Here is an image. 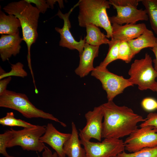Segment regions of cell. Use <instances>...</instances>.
Returning <instances> with one entry per match:
<instances>
[{"instance_id": "52a82bcc", "label": "cell", "mask_w": 157, "mask_h": 157, "mask_svg": "<svg viewBox=\"0 0 157 157\" xmlns=\"http://www.w3.org/2000/svg\"><path fill=\"white\" fill-rule=\"evenodd\" d=\"M91 75L101 82L103 89L107 93L108 101H113L126 88L133 85L129 79L110 72L107 67L97 66L91 72Z\"/></svg>"}, {"instance_id": "2e32d148", "label": "cell", "mask_w": 157, "mask_h": 157, "mask_svg": "<svg viewBox=\"0 0 157 157\" xmlns=\"http://www.w3.org/2000/svg\"><path fill=\"white\" fill-rule=\"evenodd\" d=\"M22 41L19 32L13 35H1L0 38V55L3 61L8 60L12 56H15L19 53L20 44Z\"/></svg>"}, {"instance_id": "cb8c5ba5", "label": "cell", "mask_w": 157, "mask_h": 157, "mask_svg": "<svg viewBox=\"0 0 157 157\" xmlns=\"http://www.w3.org/2000/svg\"><path fill=\"white\" fill-rule=\"evenodd\" d=\"M11 70L8 72H6L0 67V80L4 78L16 76L24 78L27 76L28 74L24 69V65L21 63L18 62L15 64H11Z\"/></svg>"}, {"instance_id": "d590c367", "label": "cell", "mask_w": 157, "mask_h": 157, "mask_svg": "<svg viewBox=\"0 0 157 157\" xmlns=\"http://www.w3.org/2000/svg\"><path fill=\"white\" fill-rule=\"evenodd\" d=\"M154 91L157 92V81L156 82V85L154 88Z\"/></svg>"}, {"instance_id": "d6a6232c", "label": "cell", "mask_w": 157, "mask_h": 157, "mask_svg": "<svg viewBox=\"0 0 157 157\" xmlns=\"http://www.w3.org/2000/svg\"><path fill=\"white\" fill-rule=\"evenodd\" d=\"M42 157H58V156L56 152L53 153L46 146L42 152Z\"/></svg>"}, {"instance_id": "e0dca14e", "label": "cell", "mask_w": 157, "mask_h": 157, "mask_svg": "<svg viewBox=\"0 0 157 157\" xmlns=\"http://www.w3.org/2000/svg\"><path fill=\"white\" fill-rule=\"evenodd\" d=\"M71 136L65 142L63 146L65 153L68 157H86L84 148L82 147L78 133L74 123L71 124Z\"/></svg>"}, {"instance_id": "4fadbf2b", "label": "cell", "mask_w": 157, "mask_h": 157, "mask_svg": "<svg viewBox=\"0 0 157 157\" xmlns=\"http://www.w3.org/2000/svg\"><path fill=\"white\" fill-rule=\"evenodd\" d=\"M71 135V133L60 132L52 124L49 123L46 126L45 132L40 138V140L50 146L55 151L58 157H65L63 146Z\"/></svg>"}, {"instance_id": "5b68a950", "label": "cell", "mask_w": 157, "mask_h": 157, "mask_svg": "<svg viewBox=\"0 0 157 157\" xmlns=\"http://www.w3.org/2000/svg\"><path fill=\"white\" fill-rule=\"evenodd\" d=\"M151 57L146 53L144 58L135 60L131 65L129 79L133 85H137L140 90L149 89L154 91L157 72L153 67Z\"/></svg>"}, {"instance_id": "ac0fdd59", "label": "cell", "mask_w": 157, "mask_h": 157, "mask_svg": "<svg viewBox=\"0 0 157 157\" xmlns=\"http://www.w3.org/2000/svg\"><path fill=\"white\" fill-rule=\"evenodd\" d=\"M128 42L135 56L143 49L154 47L157 43V37L151 30L147 28L139 37Z\"/></svg>"}, {"instance_id": "5bb4252c", "label": "cell", "mask_w": 157, "mask_h": 157, "mask_svg": "<svg viewBox=\"0 0 157 157\" xmlns=\"http://www.w3.org/2000/svg\"><path fill=\"white\" fill-rule=\"evenodd\" d=\"M112 37L111 38L121 41H128L141 35L147 28L144 23L126 24L120 25L112 24Z\"/></svg>"}, {"instance_id": "7c38bea8", "label": "cell", "mask_w": 157, "mask_h": 157, "mask_svg": "<svg viewBox=\"0 0 157 157\" xmlns=\"http://www.w3.org/2000/svg\"><path fill=\"white\" fill-rule=\"evenodd\" d=\"M114 8L116 10V16L109 17L111 24L120 25L123 24H135L139 21H147L149 18L145 9H138L137 8L132 5L125 6H117L113 4Z\"/></svg>"}, {"instance_id": "e575fe53", "label": "cell", "mask_w": 157, "mask_h": 157, "mask_svg": "<svg viewBox=\"0 0 157 157\" xmlns=\"http://www.w3.org/2000/svg\"><path fill=\"white\" fill-rule=\"evenodd\" d=\"M46 1L49 7L52 9L53 8L54 4L56 2H58V0H47Z\"/></svg>"}, {"instance_id": "9a60e30c", "label": "cell", "mask_w": 157, "mask_h": 157, "mask_svg": "<svg viewBox=\"0 0 157 157\" xmlns=\"http://www.w3.org/2000/svg\"><path fill=\"white\" fill-rule=\"evenodd\" d=\"M99 46H95L85 43L83 51L79 55V65L74 71L81 78L88 75L94 69L93 65L94 59L98 56Z\"/></svg>"}, {"instance_id": "8fae6325", "label": "cell", "mask_w": 157, "mask_h": 157, "mask_svg": "<svg viewBox=\"0 0 157 157\" xmlns=\"http://www.w3.org/2000/svg\"><path fill=\"white\" fill-rule=\"evenodd\" d=\"M85 117L86 125L82 129L79 130V135L88 141L93 138L100 142L104 117L101 106L95 107L93 110L88 111L85 114Z\"/></svg>"}, {"instance_id": "603a6c76", "label": "cell", "mask_w": 157, "mask_h": 157, "mask_svg": "<svg viewBox=\"0 0 157 157\" xmlns=\"http://www.w3.org/2000/svg\"><path fill=\"white\" fill-rule=\"evenodd\" d=\"M0 124L4 126H20L24 128H31L35 126L24 120L16 119L13 112H8L5 117L1 118Z\"/></svg>"}, {"instance_id": "4dcf8cb0", "label": "cell", "mask_w": 157, "mask_h": 157, "mask_svg": "<svg viewBox=\"0 0 157 157\" xmlns=\"http://www.w3.org/2000/svg\"><path fill=\"white\" fill-rule=\"evenodd\" d=\"M30 3H33L36 5V7L39 10L40 13H44L49 6L46 0H26Z\"/></svg>"}, {"instance_id": "9c48e42d", "label": "cell", "mask_w": 157, "mask_h": 157, "mask_svg": "<svg viewBox=\"0 0 157 157\" xmlns=\"http://www.w3.org/2000/svg\"><path fill=\"white\" fill-rule=\"evenodd\" d=\"M125 149L132 153L145 147L157 146V129L152 126L138 129L124 142Z\"/></svg>"}, {"instance_id": "f1b7e54d", "label": "cell", "mask_w": 157, "mask_h": 157, "mask_svg": "<svg viewBox=\"0 0 157 157\" xmlns=\"http://www.w3.org/2000/svg\"><path fill=\"white\" fill-rule=\"evenodd\" d=\"M145 119V120L140 125V128L147 126H152L157 129V113H149Z\"/></svg>"}, {"instance_id": "1f68e13d", "label": "cell", "mask_w": 157, "mask_h": 157, "mask_svg": "<svg viewBox=\"0 0 157 157\" xmlns=\"http://www.w3.org/2000/svg\"><path fill=\"white\" fill-rule=\"evenodd\" d=\"M11 79V77H8L0 80V96L6 91L7 86Z\"/></svg>"}, {"instance_id": "6da1fadb", "label": "cell", "mask_w": 157, "mask_h": 157, "mask_svg": "<svg viewBox=\"0 0 157 157\" xmlns=\"http://www.w3.org/2000/svg\"><path fill=\"white\" fill-rule=\"evenodd\" d=\"M104 116L102 138L120 139L129 135L138 128L137 124L144 122L141 115L126 106H118L112 101L100 105Z\"/></svg>"}, {"instance_id": "4316f807", "label": "cell", "mask_w": 157, "mask_h": 157, "mask_svg": "<svg viewBox=\"0 0 157 157\" xmlns=\"http://www.w3.org/2000/svg\"><path fill=\"white\" fill-rule=\"evenodd\" d=\"M12 138L13 133L10 129L0 134V153L5 157H15L9 155L6 150L7 145Z\"/></svg>"}, {"instance_id": "3957f363", "label": "cell", "mask_w": 157, "mask_h": 157, "mask_svg": "<svg viewBox=\"0 0 157 157\" xmlns=\"http://www.w3.org/2000/svg\"><path fill=\"white\" fill-rule=\"evenodd\" d=\"M79 8L78 21L79 25L83 27L90 24L103 28L108 38L112 37V25L108 17L107 9L110 3L106 0H81L78 2Z\"/></svg>"}, {"instance_id": "d6986e66", "label": "cell", "mask_w": 157, "mask_h": 157, "mask_svg": "<svg viewBox=\"0 0 157 157\" xmlns=\"http://www.w3.org/2000/svg\"><path fill=\"white\" fill-rule=\"evenodd\" d=\"M21 27L20 21L15 16L6 15L0 11V34L1 35H13L19 32Z\"/></svg>"}, {"instance_id": "7402d4cb", "label": "cell", "mask_w": 157, "mask_h": 157, "mask_svg": "<svg viewBox=\"0 0 157 157\" xmlns=\"http://www.w3.org/2000/svg\"><path fill=\"white\" fill-rule=\"evenodd\" d=\"M121 41L111 39L108 44L109 49L107 55L103 61L101 62L99 66L107 67L111 62L118 59L119 50Z\"/></svg>"}, {"instance_id": "d4e9b609", "label": "cell", "mask_w": 157, "mask_h": 157, "mask_svg": "<svg viewBox=\"0 0 157 157\" xmlns=\"http://www.w3.org/2000/svg\"><path fill=\"white\" fill-rule=\"evenodd\" d=\"M117 157H157V146L144 148L130 153H126L124 151L119 154Z\"/></svg>"}, {"instance_id": "83f0119b", "label": "cell", "mask_w": 157, "mask_h": 157, "mask_svg": "<svg viewBox=\"0 0 157 157\" xmlns=\"http://www.w3.org/2000/svg\"><path fill=\"white\" fill-rule=\"evenodd\" d=\"M141 105L146 111H151L157 109V101L151 97H147L143 99Z\"/></svg>"}, {"instance_id": "ffe728a7", "label": "cell", "mask_w": 157, "mask_h": 157, "mask_svg": "<svg viewBox=\"0 0 157 157\" xmlns=\"http://www.w3.org/2000/svg\"><path fill=\"white\" fill-rule=\"evenodd\" d=\"M87 34L85 37V43L91 45L99 46L103 44H108L110 42L106 35L102 33L99 27L92 24L87 25Z\"/></svg>"}, {"instance_id": "8d00e7d4", "label": "cell", "mask_w": 157, "mask_h": 157, "mask_svg": "<svg viewBox=\"0 0 157 157\" xmlns=\"http://www.w3.org/2000/svg\"><path fill=\"white\" fill-rule=\"evenodd\" d=\"M112 157H117V156H114Z\"/></svg>"}, {"instance_id": "484cf974", "label": "cell", "mask_w": 157, "mask_h": 157, "mask_svg": "<svg viewBox=\"0 0 157 157\" xmlns=\"http://www.w3.org/2000/svg\"><path fill=\"white\" fill-rule=\"evenodd\" d=\"M134 56L131 48L128 42H121L119 47L118 59L128 63L131 61Z\"/></svg>"}, {"instance_id": "277c9868", "label": "cell", "mask_w": 157, "mask_h": 157, "mask_svg": "<svg viewBox=\"0 0 157 157\" xmlns=\"http://www.w3.org/2000/svg\"><path fill=\"white\" fill-rule=\"evenodd\" d=\"M0 107L16 110L27 118H41L58 122L63 126L66 124L52 114L36 108L24 94L6 90L0 96Z\"/></svg>"}, {"instance_id": "7a4b0ae2", "label": "cell", "mask_w": 157, "mask_h": 157, "mask_svg": "<svg viewBox=\"0 0 157 157\" xmlns=\"http://www.w3.org/2000/svg\"><path fill=\"white\" fill-rule=\"evenodd\" d=\"M3 9L8 15L15 16L20 21L22 30V39L26 42L28 50L27 60L31 74H33L30 50L32 44L38 36L37 28L40 12L26 0L11 2Z\"/></svg>"}, {"instance_id": "8992f818", "label": "cell", "mask_w": 157, "mask_h": 157, "mask_svg": "<svg viewBox=\"0 0 157 157\" xmlns=\"http://www.w3.org/2000/svg\"><path fill=\"white\" fill-rule=\"evenodd\" d=\"M46 126L35 125L33 127L24 128L19 130L10 129L13 138L9 141L7 148L19 146L24 150L42 151L46 146L40 141V138L45 133Z\"/></svg>"}, {"instance_id": "44dd1931", "label": "cell", "mask_w": 157, "mask_h": 157, "mask_svg": "<svg viewBox=\"0 0 157 157\" xmlns=\"http://www.w3.org/2000/svg\"><path fill=\"white\" fill-rule=\"evenodd\" d=\"M145 8L151 27L157 35V0H141Z\"/></svg>"}, {"instance_id": "30bf717a", "label": "cell", "mask_w": 157, "mask_h": 157, "mask_svg": "<svg viewBox=\"0 0 157 157\" xmlns=\"http://www.w3.org/2000/svg\"><path fill=\"white\" fill-rule=\"evenodd\" d=\"M78 2L67 13L65 14L58 10L57 15L60 18L63 20L64 24L62 28L56 27L55 30L60 34V40L59 42V46L67 48L70 50L76 49L78 51L80 55L83 51L85 43V37L83 39L81 38L79 41L75 40L70 31L71 26L69 20L70 14L74 8L78 6Z\"/></svg>"}, {"instance_id": "ba28073f", "label": "cell", "mask_w": 157, "mask_h": 157, "mask_svg": "<svg viewBox=\"0 0 157 157\" xmlns=\"http://www.w3.org/2000/svg\"><path fill=\"white\" fill-rule=\"evenodd\" d=\"M86 157H112L125 150L124 142L120 139L105 138L101 142H93L85 140L79 135Z\"/></svg>"}, {"instance_id": "f546056e", "label": "cell", "mask_w": 157, "mask_h": 157, "mask_svg": "<svg viewBox=\"0 0 157 157\" xmlns=\"http://www.w3.org/2000/svg\"><path fill=\"white\" fill-rule=\"evenodd\" d=\"M141 0H110L109 1L110 5L113 4L117 6H125L129 5L133 6L137 8L139 2Z\"/></svg>"}, {"instance_id": "836d02e7", "label": "cell", "mask_w": 157, "mask_h": 157, "mask_svg": "<svg viewBox=\"0 0 157 157\" xmlns=\"http://www.w3.org/2000/svg\"><path fill=\"white\" fill-rule=\"evenodd\" d=\"M151 50L154 53L155 58L153 60V62L154 64V69L157 72V43L156 45L151 48Z\"/></svg>"}]
</instances>
